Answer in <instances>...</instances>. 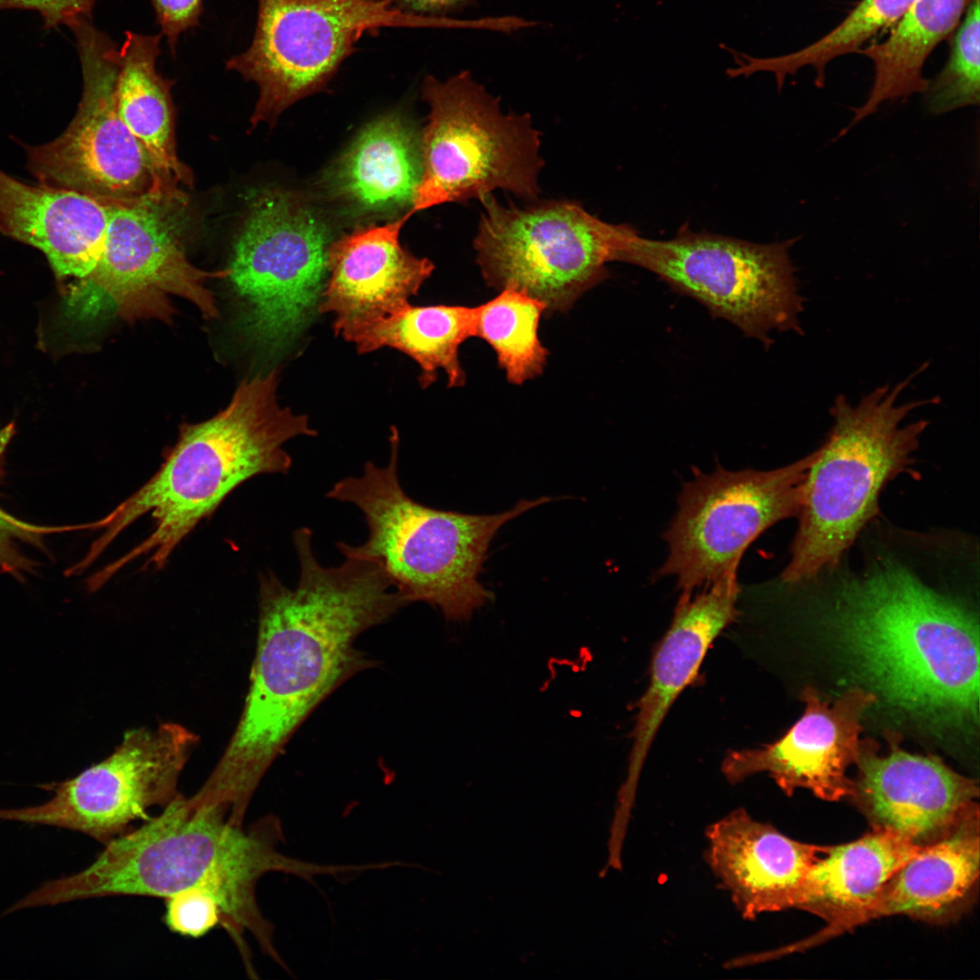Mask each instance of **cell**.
<instances>
[{"label":"cell","mask_w":980,"mask_h":980,"mask_svg":"<svg viewBox=\"0 0 980 980\" xmlns=\"http://www.w3.org/2000/svg\"><path fill=\"white\" fill-rule=\"evenodd\" d=\"M420 140L399 115L367 125L331 174L334 192L363 211L413 204L422 179Z\"/></svg>","instance_id":"25"},{"label":"cell","mask_w":980,"mask_h":980,"mask_svg":"<svg viewBox=\"0 0 980 980\" xmlns=\"http://www.w3.org/2000/svg\"><path fill=\"white\" fill-rule=\"evenodd\" d=\"M705 834L707 864L749 920L790 908L797 887L828 848L794 840L740 808Z\"/></svg>","instance_id":"20"},{"label":"cell","mask_w":980,"mask_h":980,"mask_svg":"<svg viewBox=\"0 0 980 980\" xmlns=\"http://www.w3.org/2000/svg\"><path fill=\"white\" fill-rule=\"evenodd\" d=\"M797 240L758 244L684 225L675 238L657 240L623 224L615 261L652 272L713 317L770 345L774 331L801 333L804 299L789 254Z\"/></svg>","instance_id":"10"},{"label":"cell","mask_w":980,"mask_h":980,"mask_svg":"<svg viewBox=\"0 0 980 980\" xmlns=\"http://www.w3.org/2000/svg\"><path fill=\"white\" fill-rule=\"evenodd\" d=\"M475 308V337L494 349L508 382L520 386L540 376L548 358L538 334L545 305L526 292L505 288Z\"/></svg>","instance_id":"29"},{"label":"cell","mask_w":980,"mask_h":980,"mask_svg":"<svg viewBox=\"0 0 980 980\" xmlns=\"http://www.w3.org/2000/svg\"><path fill=\"white\" fill-rule=\"evenodd\" d=\"M157 23L173 55L180 35L199 24L203 0H152Z\"/></svg>","instance_id":"34"},{"label":"cell","mask_w":980,"mask_h":980,"mask_svg":"<svg viewBox=\"0 0 980 980\" xmlns=\"http://www.w3.org/2000/svg\"><path fill=\"white\" fill-rule=\"evenodd\" d=\"M292 541L299 564L294 587L271 570L259 575V622L250 686L236 729L218 763L192 795L237 824L267 770L296 730L334 691L377 664L356 646L367 630L408 604L373 561L342 554L327 567L312 531Z\"/></svg>","instance_id":"1"},{"label":"cell","mask_w":980,"mask_h":980,"mask_svg":"<svg viewBox=\"0 0 980 980\" xmlns=\"http://www.w3.org/2000/svg\"><path fill=\"white\" fill-rule=\"evenodd\" d=\"M14 433V423L0 431V480L4 475L6 449ZM69 531H74V527L43 526L24 522L0 506V571L22 578L34 567V563L24 554L22 546L43 547L45 535Z\"/></svg>","instance_id":"31"},{"label":"cell","mask_w":980,"mask_h":980,"mask_svg":"<svg viewBox=\"0 0 980 980\" xmlns=\"http://www.w3.org/2000/svg\"><path fill=\"white\" fill-rule=\"evenodd\" d=\"M476 0H392V6L410 15L447 17L464 10Z\"/></svg>","instance_id":"35"},{"label":"cell","mask_w":980,"mask_h":980,"mask_svg":"<svg viewBox=\"0 0 980 980\" xmlns=\"http://www.w3.org/2000/svg\"><path fill=\"white\" fill-rule=\"evenodd\" d=\"M110 218L107 203L83 193L26 184L0 170V234L38 249L58 279L96 267Z\"/></svg>","instance_id":"21"},{"label":"cell","mask_w":980,"mask_h":980,"mask_svg":"<svg viewBox=\"0 0 980 980\" xmlns=\"http://www.w3.org/2000/svg\"><path fill=\"white\" fill-rule=\"evenodd\" d=\"M969 2L913 0L886 41L858 51L874 64V83L865 103L852 109L851 120L837 139L872 115L883 103L906 101L914 93H925L928 84L923 76L925 62L958 25Z\"/></svg>","instance_id":"26"},{"label":"cell","mask_w":980,"mask_h":980,"mask_svg":"<svg viewBox=\"0 0 980 980\" xmlns=\"http://www.w3.org/2000/svg\"><path fill=\"white\" fill-rule=\"evenodd\" d=\"M476 318L475 307H417L407 303L358 328L346 340L354 343L359 354L384 347L407 354L420 368L422 388L436 381L439 369L446 372L448 387H459L466 379L459 360V348L466 339L475 337Z\"/></svg>","instance_id":"27"},{"label":"cell","mask_w":980,"mask_h":980,"mask_svg":"<svg viewBox=\"0 0 980 980\" xmlns=\"http://www.w3.org/2000/svg\"><path fill=\"white\" fill-rule=\"evenodd\" d=\"M979 0H970L952 43L947 62L928 81L925 91L927 111L941 115L980 103Z\"/></svg>","instance_id":"30"},{"label":"cell","mask_w":980,"mask_h":980,"mask_svg":"<svg viewBox=\"0 0 980 980\" xmlns=\"http://www.w3.org/2000/svg\"><path fill=\"white\" fill-rule=\"evenodd\" d=\"M70 29L82 67V97L61 135L44 144L24 146L27 169L38 183L104 203L159 191L149 156L117 113L119 46L92 19Z\"/></svg>","instance_id":"14"},{"label":"cell","mask_w":980,"mask_h":980,"mask_svg":"<svg viewBox=\"0 0 980 980\" xmlns=\"http://www.w3.org/2000/svg\"><path fill=\"white\" fill-rule=\"evenodd\" d=\"M849 796L873 828L897 832L922 847L944 835L975 803L976 782L934 755L912 754L889 738L887 755L862 740Z\"/></svg>","instance_id":"17"},{"label":"cell","mask_w":980,"mask_h":980,"mask_svg":"<svg viewBox=\"0 0 980 980\" xmlns=\"http://www.w3.org/2000/svg\"><path fill=\"white\" fill-rule=\"evenodd\" d=\"M801 700L804 713L782 738L764 748L726 756L722 772L728 781L736 784L767 772L789 796L797 789L828 801L851 795L853 782L847 769L858 760L861 718L877 701L876 695L857 686L830 705L808 687Z\"/></svg>","instance_id":"16"},{"label":"cell","mask_w":980,"mask_h":980,"mask_svg":"<svg viewBox=\"0 0 980 980\" xmlns=\"http://www.w3.org/2000/svg\"><path fill=\"white\" fill-rule=\"evenodd\" d=\"M979 832L975 803L944 835L922 846L904 863L872 903L849 922L847 931L888 916L905 915L928 923L956 916L977 887Z\"/></svg>","instance_id":"22"},{"label":"cell","mask_w":980,"mask_h":980,"mask_svg":"<svg viewBox=\"0 0 980 980\" xmlns=\"http://www.w3.org/2000/svg\"><path fill=\"white\" fill-rule=\"evenodd\" d=\"M926 365L894 387H876L857 404L843 395L835 398L829 409L832 427L814 452L804 483L799 527L781 574L784 582L809 581L837 566L877 513L882 488L909 465L928 422L904 420L940 398L904 403L898 398Z\"/></svg>","instance_id":"6"},{"label":"cell","mask_w":980,"mask_h":980,"mask_svg":"<svg viewBox=\"0 0 980 980\" xmlns=\"http://www.w3.org/2000/svg\"><path fill=\"white\" fill-rule=\"evenodd\" d=\"M199 737L188 728L164 722L125 732L102 761L58 783L46 802L1 808L0 819L47 825L83 833L107 844L150 818L152 807L167 806Z\"/></svg>","instance_id":"15"},{"label":"cell","mask_w":980,"mask_h":980,"mask_svg":"<svg viewBox=\"0 0 980 980\" xmlns=\"http://www.w3.org/2000/svg\"><path fill=\"white\" fill-rule=\"evenodd\" d=\"M331 234L298 196L267 191L251 203L229 267L245 304L240 329L269 358L292 350L319 314Z\"/></svg>","instance_id":"8"},{"label":"cell","mask_w":980,"mask_h":980,"mask_svg":"<svg viewBox=\"0 0 980 980\" xmlns=\"http://www.w3.org/2000/svg\"><path fill=\"white\" fill-rule=\"evenodd\" d=\"M273 369L240 382L228 406L202 422L185 423L159 469L140 488L85 530L100 531L83 567L92 564L129 526L150 515L152 528L141 543L93 575L99 589L128 564L162 570L181 543L209 518L237 487L260 475H286L292 458L283 446L315 436L308 417L277 399Z\"/></svg>","instance_id":"4"},{"label":"cell","mask_w":980,"mask_h":980,"mask_svg":"<svg viewBox=\"0 0 980 980\" xmlns=\"http://www.w3.org/2000/svg\"><path fill=\"white\" fill-rule=\"evenodd\" d=\"M815 453L779 468L696 472L678 498L663 538L668 556L656 578L675 577L691 594L737 573L750 544L764 531L798 514Z\"/></svg>","instance_id":"13"},{"label":"cell","mask_w":980,"mask_h":980,"mask_svg":"<svg viewBox=\"0 0 980 980\" xmlns=\"http://www.w3.org/2000/svg\"><path fill=\"white\" fill-rule=\"evenodd\" d=\"M739 593L734 573L694 596L681 593L671 626L654 653L649 686L637 704L627 777L614 812L617 818H630L642 765L658 729L696 676L712 642L737 616Z\"/></svg>","instance_id":"18"},{"label":"cell","mask_w":980,"mask_h":980,"mask_svg":"<svg viewBox=\"0 0 980 980\" xmlns=\"http://www.w3.org/2000/svg\"><path fill=\"white\" fill-rule=\"evenodd\" d=\"M481 201L474 248L488 286L522 290L546 310L566 312L608 277L622 224L601 220L570 201L520 208L489 194Z\"/></svg>","instance_id":"12"},{"label":"cell","mask_w":980,"mask_h":980,"mask_svg":"<svg viewBox=\"0 0 980 980\" xmlns=\"http://www.w3.org/2000/svg\"><path fill=\"white\" fill-rule=\"evenodd\" d=\"M385 466L368 461L358 476L340 479L328 498L357 506L368 530L359 545L336 546L375 562L410 603H426L449 621L470 619L491 593L478 582L489 544L506 522L551 501L521 500L495 514H466L426 506L408 496L398 477L399 435L391 428Z\"/></svg>","instance_id":"5"},{"label":"cell","mask_w":980,"mask_h":980,"mask_svg":"<svg viewBox=\"0 0 980 980\" xmlns=\"http://www.w3.org/2000/svg\"><path fill=\"white\" fill-rule=\"evenodd\" d=\"M221 920L217 899L201 889H189L165 898L164 922L179 935L201 937Z\"/></svg>","instance_id":"32"},{"label":"cell","mask_w":980,"mask_h":980,"mask_svg":"<svg viewBox=\"0 0 980 980\" xmlns=\"http://www.w3.org/2000/svg\"><path fill=\"white\" fill-rule=\"evenodd\" d=\"M364 1L373 2V3H381V2H386V1H391V3H392V0H364Z\"/></svg>","instance_id":"36"},{"label":"cell","mask_w":980,"mask_h":980,"mask_svg":"<svg viewBox=\"0 0 980 980\" xmlns=\"http://www.w3.org/2000/svg\"><path fill=\"white\" fill-rule=\"evenodd\" d=\"M913 0H861L848 16L828 34L799 51L774 57H753L731 49L738 67L726 74L733 78L750 76L758 72L775 75L778 89L789 74H795L804 66L815 68V83L823 87L826 65L838 56L858 53L864 43L878 31L888 27L902 17Z\"/></svg>","instance_id":"28"},{"label":"cell","mask_w":980,"mask_h":980,"mask_svg":"<svg viewBox=\"0 0 980 980\" xmlns=\"http://www.w3.org/2000/svg\"><path fill=\"white\" fill-rule=\"evenodd\" d=\"M921 847L887 828H873L848 844L828 847L797 887L791 907L818 916L828 926L804 947L847 931L891 876Z\"/></svg>","instance_id":"23"},{"label":"cell","mask_w":980,"mask_h":980,"mask_svg":"<svg viewBox=\"0 0 980 980\" xmlns=\"http://www.w3.org/2000/svg\"><path fill=\"white\" fill-rule=\"evenodd\" d=\"M430 113L420 140L422 179L412 209L482 199L502 189L534 200L544 164L540 134L528 114H505L499 102L463 71L423 84Z\"/></svg>","instance_id":"9"},{"label":"cell","mask_w":980,"mask_h":980,"mask_svg":"<svg viewBox=\"0 0 980 980\" xmlns=\"http://www.w3.org/2000/svg\"><path fill=\"white\" fill-rule=\"evenodd\" d=\"M249 48L226 62L259 87L251 124L274 123L295 102L320 91L366 33L382 27H456V19L404 14L391 1L258 0Z\"/></svg>","instance_id":"11"},{"label":"cell","mask_w":980,"mask_h":980,"mask_svg":"<svg viewBox=\"0 0 980 980\" xmlns=\"http://www.w3.org/2000/svg\"><path fill=\"white\" fill-rule=\"evenodd\" d=\"M834 595L828 623L863 688L936 730L978 725L979 629L964 603L889 559Z\"/></svg>","instance_id":"2"},{"label":"cell","mask_w":980,"mask_h":980,"mask_svg":"<svg viewBox=\"0 0 980 980\" xmlns=\"http://www.w3.org/2000/svg\"><path fill=\"white\" fill-rule=\"evenodd\" d=\"M162 34L131 31L119 46V68L114 99L117 113L145 150L158 188L172 191L192 182L189 168L179 159L171 90L174 81L156 68Z\"/></svg>","instance_id":"24"},{"label":"cell","mask_w":980,"mask_h":980,"mask_svg":"<svg viewBox=\"0 0 980 980\" xmlns=\"http://www.w3.org/2000/svg\"><path fill=\"white\" fill-rule=\"evenodd\" d=\"M282 838L280 823L272 815L244 828L230 822L223 810L191 805L178 794L159 816L105 844L85 869L46 881L15 906L23 910L111 896L167 898L201 889L219 902L220 924L248 968L246 931L266 955L284 965L273 945V926L257 903V882L277 871L310 878L328 873V867L280 854L277 845Z\"/></svg>","instance_id":"3"},{"label":"cell","mask_w":980,"mask_h":980,"mask_svg":"<svg viewBox=\"0 0 980 980\" xmlns=\"http://www.w3.org/2000/svg\"><path fill=\"white\" fill-rule=\"evenodd\" d=\"M413 215L359 230L332 241L328 277L319 314L332 313L336 336L345 340L358 328L409 303L434 270L433 263L402 247L400 230Z\"/></svg>","instance_id":"19"},{"label":"cell","mask_w":980,"mask_h":980,"mask_svg":"<svg viewBox=\"0 0 980 980\" xmlns=\"http://www.w3.org/2000/svg\"><path fill=\"white\" fill-rule=\"evenodd\" d=\"M185 195L152 191L139 199L109 202L110 218L102 256L85 278L64 289L61 317L83 324L115 315L128 322L175 314L171 297L185 299L207 318L218 309L211 279L230 270L207 271L188 260L181 241Z\"/></svg>","instance_id":"7"},{"label":"cell","mask_w":980,"mask_h":980,"mask_svg":"<svg viewBox=\"0 0 980 980\" xmlns=\"http://www.w3.org/2000/svg\"><path fill=\"white\" fill-rule=\"evenodd\" d=\"M97 0H0V11L28 10L36 12L45 29L59 26L71 28L85 19H92Z\"/></svg>","instance_id":"33"}]
</instances>
